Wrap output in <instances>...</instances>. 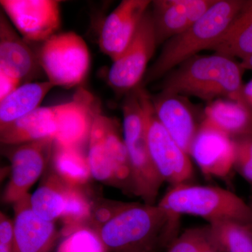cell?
I'll use <instances>...</instances> for the list:
<instances>
[{
	"label": "cell",
	"instance_id": "cell-4",
	"mask_svg": "<svg viewBox=\"0 0 252 252\" xmlns=\"http://www.w3.org/2000/svg\"><path fill=\"white\" fill-rule=\"evenodd\" d=\"M158 205L171 215L201 217L209 223L235 220L249 224L251 206L236 194L218 187L190 185L172 187Z\"/></svg>",
	"mask_w": 252,
	"mask_h": 252
},
{
	"label": "cell",
	"instance_id": "cell-27",
	"mask_svg": "<svg viewBox=\"0 0 252 252\" xmlns=\"http://www.w3.org/2000/svg\"><path fill=\"white\" fill-rule=\"evenodd\" d=\"M92 201L84 187L68 185L65 208L61 217L63 223L61 235L65 238L79 228L87 227Z\"/></svg>",
	"mask_w": 252,
	"mask_h": 252
},
{
	"label": "cell",
	"instance_id": "cell-23",
	"mask_svg": "<svg viewBox=\"0 0 252 252\" xmlns=\"http://www.w3.org/2000/svg\"><path fill=\"white\" fill-rule=\"evenodd\" d=\"M51 164L53 171L71 187H84L92 177L84 149L63 147L54 142Z\"/></svg>",
	"mask_w": 252,
	"mask_h": 252
},
{
	"label": "cell",
	"instance_id": "cell-33",
	"mask_svg": "<svg viewBox=\"0 0 252 252\" xmlns=\"http://www.w3.org/2000/svg\"><path fill=\"white\" fill-rule=\"evenodd\" d=\"M21 84L20 79L0 71V101L14 92Z\"/></svg>",
	"mask_w": 252,
	"mask_h": 252
},
{
	"label": "cell",
	"instance_id": "cell-16",
	"mask_svg": "<svg viewBox=\"0 0 252 252\" xmlns=\"http://www.w3.org/2000/svg\"><path fill=\"white\" fill-rule=\"evenodd\" d=\"M151 99L159 122L173 140L190 154L200 125L197 124L188 101L182 95L162 91L154 97L151 96Z\"/></svg>",
	"mask_w": 252,
	"mask_h": 252
},
{
	"label": "cell",
	"instance_id": "cell-29",
	"mask_svg": "<svg viewBox=\"0 0 252 252\" xmlns=\"http://www.w3.org/2000/svg\"><path fill=\"white\" fill-rule=\"evenodd\" d=\"M131 203L97 198L91 203L90 217L87 227L97 232L103 225L114 219Z\"/></svg>",
	"mask_w": 252,
	"mask_h": 252
},
{
	"label": "cell",
	"instance_id": "cell-35",
	"mask_svg": "<svg viewBox=\"0 0 252 252\" xmlns=\"http://www.w3.org/2000/svg\"><path fill=\"white\" fill-rule=\"evenodd\" d=\"M208 229V228H207ZM198 252H220L219 250H217L216 247L214 245V244L210 241V238H209L206 241V243L204 244L203 246L200 248V250H199Z\"/></svg>",
	"mask_w": 252,
	"mask_h": 252
},
{
	"label": "cell",
	"instance_id": "cell-12",
	"mask_svg": "<svg viewBox=\"0 0 252 252\" xmlns=\"http://www.w3.org/2000/svg\"><path fill=\"white\" fill-rule=\"evenodd\" d=\"M189 155L207 177L224 178L234 168L235 140L203 120Z\"/></svg>",
	"mask_w": 252,
	"mask_h": 252
},
{
	"label": "cell",
	"instance_id": "cell-37",
	"mask_svg": "<svg viewBox=\"0 0 252 252\" xmlns=\"http://www.w3.org/2000/svg\"><path fill=\"white\" fill-rule=\"evenodd\" d=\"M250 206H251V209H252V217H251V220H250V223H249L248 225H250V228H251L252 229V203L250 204Z\"/></svg>",
	"mask_w": 252,
	"mask_h": 252
},
{
	"label": "cell",
	"instance_id": "cell-8",
	"mask_svg": "<svg viewBox=\"0 0 252 252\" xmlns=\"http://www.w3.org/2000/svg\"><path fill=\"white\" fill-rule=\"evenodd\" d=\"M157 46L153 17L149 9L130 44L113 62L108 74L109 85L127 93L140 86Z\"/></svg>",
	"mask_w": 252,
	"mask_h": 252
},
{
	"label": "cell",
	"instance_id": "cell-25",
	"mask_svg": "<svg viewBox=\"0 0 252 252\" xmlns=\"http://www.w3.org/2000/svg\"><path fill=\"white\" fill-rule=\"evenodd\" d=\"M86 155L93 178L117 188L112 158L104 140L102 114L100 112L97 113L94 117Z\"/></svg>",
	"mask_w": 252,
	"mask_h": 252
},
{
	"label": "cell",
	"instance_id": "cell-34",
	"mask_svg": "<svg viewBox=\"0 0 252 252\" xmlns=\"http://www.w3.org/2000/svg\"><path fill=\"white\" fill-rule=\"evenodd\" d=\"M240 101L246 104L252 111V79L243 85L240 94Z\"/></svg>",
	"mask_w": 252,
	"mask_h": 252
},
{
	"label": "cell",
	"instance_id": "cell-30",
	"mask_svg": "<svg viewBox=\"0 0 252 252\" xmlns=\"http://www.w3.org/2000/svg\"><path fill=\"white\" fill-rule=\"evenodd\" d=\"M207 239V225L189 228L172 240L167 247L166 252H198Z\"/></svg>",
	"mask_w": 252,
	"mask_h": 252
},
{
	"label": "cell",
	"instance_id": "cell-21",
	"mask_svg": "<svg viewBox=\"0 0 252 252\" xmlns=\"http://www.w3.org/2000/svg\"><path fill=\"white\" fill-rule=\"evenodd\" d=\"M215 54L248 59L252 55V1H246L224 34L212 48Z\"/></svg>",
	"mask_w": 252,
	"mask_h": 252
},
{
	"label": "cell",
	"instance_id": "cell-10",
	"mask_svg": "<svg viewBox=\"0 0 252 252\" xmlns=\"http://www.w3.org/2000/svg\"><path fill=\"white\" fill-rule=\"evenodd\" d=\"M54 139L13 146L9 152L11 177L4 193L5 203H15L28 195V190L51 162Z\"/></svg>",
	"mask_w": 252,
	"mask_h": 252
},
{
	"label": "cell",
	"instance_id": "cell-9",
	"mask_svg": "<svg viewBox=\"0 0 252 252\" xmlns=\"http://www.w3.org/2000/svg\"><path fill=\"white\" fill-rule=\"evenodd\" d=\"M3 13L28 43H41L57 34L61 24L57 0H1Z\"/></svg>",
	"mask_w": 252,
	"mask_h": 252
},
{
	"label": "cell",
	"instance_id": "cell-36",
	"mask_svg": "<svg viewBox=\"0 0 252 252\" xmlns=\"http://www.w3.org/2000/svg\"><path fill=\"white\" fill-rule=\"evenodd\" d=\"M240 65L243 67L244 70H252V55L248 59L242 61Z\"/></svg>",
	"mask_w": 252,
	"mask_h": 252
},
{
	"label": "cell",
	"instance_id": "cell-11",
	"mask_svg": "<svg viewBox=\"0 0 252 252\" xmlns=\"http://www.w3.org/2000/svg\"><path fill=\"white\" fill-rule=\"evenodd\" d=\"M98 104L92 94L78 90L72 100L56 105L57 130L54 142L60 146L84 149L89 144Z\"/></svg>",
	"mask_w": 252,
	"mask_h": 252
},
{
	"label": "cell",
	"instance_id": "cell-17",
	"mask_svg": "<svg viewBox=\"0 0 252 252\" xmlns=\"http://www.w3.org/2000/svg\"><path fill=\"white\" fill-rule=\"evenodd\" d=\"M41 67L37 54L18 35L4 13L0 16V71L20 79H31Z\"/></svg>",
	"mask_w": 252,
	"mask_h": 252
},
{
	"label": "cell",
	"instance_id": "cell-18",
	"mask_svg": "<svg viewBox=\"0 0 252 252\" xmlns=\"http://www.w3.org/2000/svg\"><path fill=\"white\" fill-rule=\"evenodd\" d=\"M56 130V105L40 107L0 128V141L4 145L16 146L46 139L54 140Z\"/></svg>",
	"mask_w": 252,
	"mask_h": 252
},
{
	"label": "cell",
	"instance_id": "cell-32",
	"mask_svg": "<svg viewBox=\"0 0 252 252\" xmlns=\"http://www.w3.org/2000/svg\"><path fill=\"white\" fill-rule=\"evenodd\" d=\"M14 243V220L0 213V252H13Z\"/></svg>",
	"mask_w": 252,
	"mask_h": 252
},
{
	"label": "cell",
	"instance_id": "cell-3",
	"mask_svg": "<svg viewBox=\"0 0 252 252\" xmlns=\"http://www.w3.org/2000/svg\"><path fill=\"white\" fill-rule=\"evenodd\" d=\"M246 1L217 0L203 17L187 31L172 37L149 67L144 85L166 76L203 50L211 49L243 9Z\"/></svg>",
	"mask_w": 252,
	"mask_h": 252
},
{
	"label": "cell",
	"instance_id": "cell-6",
	"mask_svg": "<svg viewBox=\"0 0 252 252\" xmlns=\"http://www.w3.org/2000/svg\"><path fill=\"white\" fill-rule=\"evenodd\" d=\"M36 54L41 70L55 87L79 85L90 67L89 47L74 32L54 34L41 44Z\"/></svg>",
	"mask_w": 252,
	"mask_h": 252
},
{
	"label": "cell",
	"instance_id": "cell-13",
	"mask_svg": "<svg viewBox=\"0 0 252 252\" xmlns=\"http://www.w3.org/2000/svg\"><path fill=\"white\" fill-rule=\"evenodd\" d=\"M151 4L149 0H124L106 18L99 46L113 62L130 44Z\"/></svg>",
	"mask_w": 252,
	"mask_h": 252
},
{
	"label": "cell",
	"instance_id": "cell-26",
	"mask_svg": "<svg viewBox=\"0 0 252 252\" xmlns=\"http://www.w3.org/2000/svg\"><path fill=\"white\" fill-rule=\"evenodd\" d=\"M210 241L220 252H252V229L246 223L220 220L209 223Z\"/></svg>",
	"mask_w": 252,
	"mask_h": 252
},
{
	"label": "cell",
	"instance_id": "cell-24",
	"mask_svg": "<svg viewBox=\"0 0 252 252\" xmlns=\"http://www.w3.org/2000/svg\"><path fill=\"white\" fill-rule=\"evenodd\" d=\"M104 137L106 146L114 166L117 188L134 194L133 182L130 159L124 137L114 119L102 114Z\"/></svg>",
	"mask_w": 252,
	"mask_h": 252
},
{
	"label": "cell",
	"instance_id": "cell-31",
	"mask_svg": "<svg viewBox=\"0 0 252 252\" xmlns=\"http://www.w3.org/2000/svg\"><path fill=\"white\" fill-rule=\"evenodd\" d=\"M234 168L252 184V135L235 140Z\"/></svg>",
	"mask_w": 252,
	"mask_h": 252
},
{
	"label": "cell",
	"instance_id": "cell-7",
	"mask_svg": "<svg viewBox=\"0 0 252 252\" xmlns=\"http://www.w3.org/2000/svg\"><path fill=\"white\" fill-rule=\"evenodd\" d=\"M147 123L149 154L154 167L163 182L175 186L187 184L193 175L190 156L169 135L154 112L151 96L142 88Z\"/></svg>",
	"mask_w": 252,
	"mask_h": 252
},
{
	"label": "cell",
	"instance_id": "cell-1",
	"mask_svg": "<svg viewBox=\"0 0 252 252\" xmlns=\"http://www.w3.org/2000/svg\"><path fill=\"white\" fill-rule=\"evenodd\" d=\"M177 219L158 204L131 203L97 233L108 252H156L177 237Z\"/></svg>",
	"mask_w": 252,
	"mask_h": 252
},
{
	"label": "cell",
	"instance_id": "cell-5",
	"mask_svg": "<svg viewBox=\"0 0 252 252\" xmlns=\"http://www.w3.org/2000/svg\"><path fill=\"white\" fill-rule=\"evenodd\" d=\"M142 88L139 86L128 92L123 102L124 139L130 159L134 195L145 203L154 205L163 182L149 154Z\"/></svg>",
	"mask_w": 252,
	"mask_h": 252
},
{
	"label": "cell",
	"instance_id": "cell-19",
	"mask_svg": "<svg viewBox=\"0 0 252 252\" xmlns=\"http://www.w3.org/2000/svg\"><path fill=\"white\" fill-rule=\"evenodd\" d=\"M204 120L232 138L252 135V111L241 101L217 99L205 107Z\"/></svg>",
	"mask_w": 252,
	"mask_h": 252
},
{
	"label": "cell",
	"instance_id": "cell-20",
	"mask_svg": "<svg viewBox=\"0 0 252 252\" xmlns=\"http://www.w3.org/2000/svg\"><path fill=\"white\" fill-rule=\"evenodd\" d=\"M49 81L22 84L0 101V128L39 108L46 94L54 88Z\"/></svg>",
	"mask_w": 252,
	"mask_h": 252
},
{
	"label": "cell",
	"instance_id": "cell-2",
	"mask_svg": "<svg viewBox=\"0 0 252 252\" xmlns=\"http://www.w3.org/2000/svg\"><path fill=\"white\" fill-rule=\"evenodd\" d=\"M244 69L233 59L215 54L194 56L167 74L162 91L213 101H240Z\"/></svg>",
	"mask_w": 252,
	"mask_h": 252
},
{
	"label": "cell",
	"instance_id": "cell-28",
	"mask_svg": "<svg viewBox=\"0 0 252 252\" xmlns=\"http://www.w3.org/2000/svg\"><path fill=\"white\" fill-rule=\"evenodd\" d=\"M56 252H108L97 232L83 227L65 237Z\"/></svg>",
	"mask_w": 252,
	"mask_h": 252
},
{
	"label": "cell",
	"instance_id": "cell-15",
	"mask_svg": "<svg viewBox=\"0 0 252 252\" xmlns=\"http://www.w3.org/2000/svg\"><path fill=\"white\" fill-rule=\"evenodd\" d=\"M14 205L13 252H51L61 235L54 222L42 220L33 212L30 194Z\"/></svg>",
	"mask_w": 252,
	"mask_h": 252
},
{
	"label": "cell",
	"instance_id": "cell-22",
	"mask_svg": "<svg viewBox=\"0 0 252 252\" xmlns=\"http://www.w3.org/2000/svg\"><path fill=\"white\" fill-rule=\"evenodd\" d=\"M67 188L68 185L52 170L31 195L32 210L42 220L54 222L64 212Z\"/></svg>",
	"mask_w": 252,
	"mask_h": 252
},
{
	"label": "cell",
	"instance_id": "cell-14",
	"mask_svg": "<svg viewBox=\"0 0 252 252\" xmlns=\"http://www.w3.org/2000/svg\"><path fill=\"white\" fill-rule=\"evenodd\" d=\"M217 0H157L152 1L158 46L197 22Z\"/></svg>",
	"mask_w": 252,
	"mask_h": 252
}]
</instances>
